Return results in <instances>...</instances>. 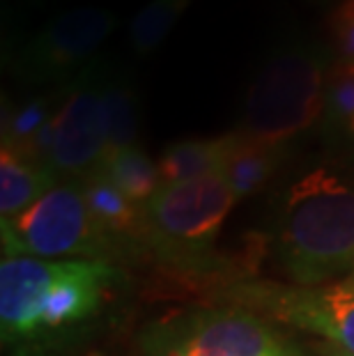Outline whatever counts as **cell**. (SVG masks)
Instances as JSON below:
<instances>
[{
  "label": "cell",
  "instance_id": "cell-1",
  "mask_svg": "<svg viewBox=\"0 0 354 356\" xmlns=\"http://www.w3.org/2000/svg\"><path fill=\"white\" fill-rule=\"evenodd\" d=\"M118 283L120 269L108 260L3 257V343L54 350L102 315Z\"/></svg>",
  "mask_w": 354,
  "mask_h": 356
},
{
  "label": "cell",
  "instance_id": "cell-11",
  "mask_svg": "<svg viewBox=\"0 0 354 356\" xmlns=\"http://www.w3.org/2000/svg\"><path fill=\"white\" fill-rule=\"evenodd\" d=\"M285 154L288 147L278 143H262L242 134H232V145L221 175L228 181L235 200L239 202L246 195L260 191L281 168Z\"/></svg>",
  "mask_w": 354,
  "mask_h": 356
},
{
  "label": "cell",
  "instance_id": "cell-2",
  "mask_svg": "<svg viewBox=\"0 0 354 356\" xmlns=\"http://www.w3.org/2000/svg\"><path fill=\"white\" fill-rule=\"evenodd\" d=\"M276 251L295 285L334 283L354 264V181L315 170L290 188Z\"/></svg>",
  "mask_w": 354,
  "mask_h": 356
},
{
  "label": "cell",
  "instance_id": "cell-3",
  "mask_svg": "<svg viewBox=\"0 0 354 356\" xmlns=\"http://www.w3.org/2000/svg\"><path fill=\"white\" fill-rule=\"evenodd\" d=\"M329 53L308 37L288 35L262 60L248 86L239 131L285 145L322 118Z\"/></svg>",
  "mask_w": 354,
  "mask_h": 356
},
{
  "label": "cell",
  "instance_id": "cell-7",
  "mask_svg": "<svg viewBox=\"0 0 354 356\" xmlns=\"http://www.w3.org/2000/svg\"><path fill=\"white\" fill-rule=\"evenodd\" d=\"M118 17L104 7L81 5L60 12L14 56V70L26 83H58L86 72L90 58L115 33Z\"/></svg>",
  "mask_w": 354,
  "mask_h": 356
},
{
  "label": "cell",
  "instance_id": "cell-6",
  "mask_svg": "<svg viewBox=\"0 0 354 356\" xmlns=\"http://www.w3.org/2000/svg\"><path fill=\"white\" fill-rule=\"evenodd\" d=\"M143 356H292L281 336L244 306L193 308L140 333Z\"/></svg>",
  "mask_w": 354,
  "mask_h": 356
},
{
  "label": "cell",
  "instance_id": "cell-22",
  "mask_svg": "<svg viewBox=\"0 0 354 356\" xmlns=\"http://www.w3.org/2000/svg\"><path fill=\"white\" fill-rule=\"evenodd\" d=\"M352 136H354V124H352Z\"/></svg>",
  "mask_w": 354,
  "mask_h": 356
},
{
  "label": "cell",
  "instance_id": "cell-20",
  "mask_svg": "<svg viewBox=\"0 0 354 356\" xmlns=\"http://www.w3.org/2000/svg\"><path fill=\"white\" fill-rule=\"evenodd\" d=\"M7 356H56V354H54V350H49V347L19 345V347H12V352Z\"/></svg>",
  "mask_w": 354,
  "mask_h": 356
},
{
  "label": "cell",
  "instance_id": "cell-9",
  "mask_svg": "<svg viewBox=\"0 0 354 356\" xmlns=\"http://www.w3.org/2000/svg\"><path fill=\"white\" fill-rule=\"evenodd\" d=\"M102 76L104 74H99L97 67H88L58 108L56 138L47 168L58 175L60 181L86 177L108 152Z\"/></svg>",
  "mask_w": 354,
  "mask_h": 356
},
{
  "label": "cell",
  "instance_id": "cell-4",
  "mask_svg": "<svg viewBox=\"0 0 354 356\" xmlns=\"http://www.w3.org/2000/svg\"><path fill=\"white\" fill-rule=\"evenodd\" d=\"M235 202L221 172L163 184L145 204L147 248L175 269L209 267Z\"/></svg>",
  "mask_w": 354,
  "mask_h": 356
},
{
  "label": "cell",
  "instance_id": "cell-8",
  "mask_svg": "<svg viewBox=\"0 0 354 356\" xmlns=\"http://www.w3.org/2000/svg\"><path fill=\"white\" fill-rule=\"evenodd\" d=\"M239 299L290 327L331 340L354 356V278L322 285H246Z\"/></svg>",
  "mask_w": 354,
  "mask_h": 356
},
{
  "label": "cell",
  "instance_id": "cell-19",
  "mask_svg": "<svg viewBox=\"0 0 354 356\" xmlns=\"http://www.w3.org/2000/svg\"><path fill=\"white\" fill-rule=\"evenodd\" d=\"M334 47L341 53V63L354 65V0H341L329 19Z\"/></svg>",
  "mask_w": 354,
  "mask_h": 356
},
{
  "label": "cell",
  "instance_id": "cell-21",
  "mask_svg": "<svg viewBox=\"0 0 354 356\" xmlns=\"http://www.w3.org/2000/svg\"><path fill=\"white\" fill-rule=\"evenodd\" d=\"M348 276H352V278H354V264H352V271H350V274H348Z\"/></svg>",
  "mask_w": 354,
  "mask_h": 356
},
{
  "label": "cell",
  "instance_id": "cell-5",
  "mask_svg": "<svg viewBox=\"0 0 354 356\" xmlns=\"http://www.w3.org/2000/svg\"><path fill=\"white\" fill-rule=\"evenodd\" d=\"M5 257L108 260L118 257L90 216L81 179H65L24 214L0 221Z\"/></svg>",
  "mask_w": 354,
  "mask_h": 356
},
{
  "label": "cell",
  "instance_id": "cell-16",
  "mask_svg": "<svg viewBox=\"0 0 354 356\" xmlns=\"http://www.w3.org/2000/svg\"><path fill=\"white\" fill-rule=\"evenodd\" d=\"M191 0H150L129 24V44L136 56H150L166 42Z\"/></svg>",
  "mask_w": 354,
  "mask_h": 356
},
{
  "label": "cell",
  "instance_id": "cell-18",
  "mask_svg": "<svg viewBox=\"0 0 354 356\" xmlns=\"http://www.w3.org/2000/svg\"><path fill=\"white\" fill-rule=\"evenodd\" d=\"M51 104H54L51 97H37V99H28L19 108H14L3 122V147L26 154L42 129L56 118L60 106L51 108Z\"/></svg>",
  "mask_w": 354,
  "mask_h": 356
},
{
  "label": "cell",
  "instance_id": "cell-23",
  "mask_svg": "<svg viewBox=\"0 0 354 356\" xmlns=\"http://www.w3.org/2000/svg\"><path fill=\"white\" fill-rule=\"evenodd\" d=\"M341 356H348V354H341Z\"/></svg>",
  "mask_w": 354,
  "mask_h": 356
},
{
  "label": "cell",
  "instance_id": "cell-13",
  "mask_svg": "<svg viewBox=\"0 0 354 356\" xmlns=\"http://www.w3.org/2000/svg\"><path fill=\"white\" fill-rule=\"evenodd\" d=\"M230 145H232V134L221 136V138L170 143L159 156V170L163 184L221 172L225 159H228Z\"/></svg>",
  "mask_w": 354,
  "mask_h": 356
},
{
  "label": "cell",
  "instance_id": "cell-10",
  "mask_svg": "<svg viewBox=\"0 0 354 356\" xmlns=\"http://www.w3.org/2000/svg\"><path fill=\"white\" fill-rule=\"evenodd\" d=\"M86 193L90 216L97 230L113 246L115 255L147 248L145 207L129 200L113 181L104 175L102 168H95L86 177H79Z\"/></svg>",
  "mask_w": 354,
  "mask_h": 356
},
{
  "label": "cell",
  "instance_id": "cell-15",
  "mask_svg": "<svg viewBox=\"0 0 354 356\" xmlns=\"http://www.w3.org/2000/svg\"><path fill=\"white\" fill-rule=\"evenodd\" d=\"M102 102L106 113L108 152L134 147L138 138V102L129 83L102 76Z\"/></svg>",
  "mask_w": 354,
  "mask_h": 356
},
{
  "label": "cell",
  "instance_id": "cell-12",
  "mask_svg": "<svg viewBox=\"0 0 354 356\" xmlns=\"http://www.w3.org/2000/svg\"><path fill=\"white\" fill-rule=\"evenodd\" d=\"M58 184V175H54L47 165L30 161L10 147H3L0 152V221L24 214Z\"/></svg>",
  "mask_w": 354,
  "mask_h": 356
},
{
  "label": "cell",
  "instance_id": "cell-17",
  "mask_svg": "<svg viewBox=\"0 0 354 356\" xmlns=\"http://www.w3.org/2000/svg\"><path fill=\"white\" fill-rule=\"evenodd\" d=\"M322 127L327 134H352L354 124V65L336 63L325 81Z\"/></svg>",
  "mask_w": 354,
  "mask_h": 356
},
{
  "label": "cell",
  "instance_id": "cell-14",
  "mask_svg": "<svg viewBox=\"0 0 354 356\" xmlns=\"http://www.w3.org/2000/svg\"><path fill=\"white\" fill-rule=\"evenodd\" d=\"M97 168H102L104 175H106L127 198L140 204V207H145V204L154 198V193L163 186L159 161H152V159L136 145L111 149Z\"/></svg>",
  "mask_w": 354,
  "mask_h": 356
}]
</instances>
